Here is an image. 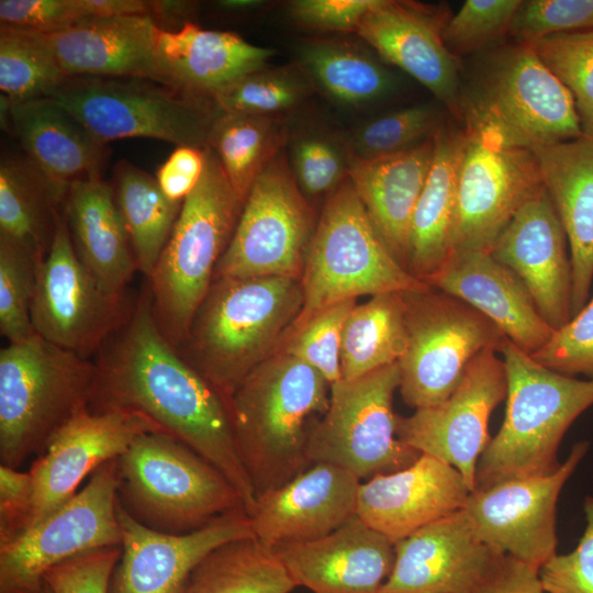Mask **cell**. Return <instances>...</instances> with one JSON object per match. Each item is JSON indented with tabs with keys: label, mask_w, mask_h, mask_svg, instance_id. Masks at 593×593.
<instances>
[{
	"label": "cell",
	"mask_w": 593,
	"mask_h": 593,
	"mask_svg": "<svg viewBox=\"0 0 593 593\" xmlns=\"http://www.w3.org/2000/svg\"><path fill=\"white\" fill-rule=\"evenodd\" d=\"M94 365L90 410L144 415L219 469L253 515L256 493L237 450L228 403L161 333L147 283Z\"/></svg>",
	"instance_id": "cell-1"
},
{
	"label": "cell",
	"mask_w": 593,
	"mask_h": 593,
	"mask_svg": "<svg viewBox=\"0 0 593 593\" xmlns=\"http://www.w3.org/2000/svg\"><path fill=\"white\" fill-rule=\"evenodd\" d=\"M329 389L316 369L282 351L269 356L239 383L228 409L256 497L311 466L306 449L313 418L327 411Z\"/></svg>",
	"instance_id": "cell-2"
},
{
	"label": "cell",
	"mask_w": 593,
	"mask_h": 593,
	"mask_svg": "<svg viewBox=\"0 0 593 593\" xmlns=\"http://www.w3.org/2000/svg\"><path fill=\"white\" fill-rule=\"evenodd\" d=\"M302 303L298 278L214 279L178 351L228 403L245 377L275 354Z\"/></svg>",
	"instance_id": "cell-3"
},
{
	"label": "cell",
	"mask_w": 593,
	"mask_h": 593,
	"mask_svg": "<svg viewBox=\"0 0 593 593\" xmlns=\"http://www.w3.org/2000/svg\"><path fill=\"white\" fill-rule=\"evenodd\" d=\"M501 353L507 377L505 417L478 461L474 489L556 471L566 432L593 405V380L550 370L508 339Z\"/></svg>",
	"instance_id": "cell-4"
},
{
	"label": "cell",
	"mask_w": 593,
	"mask_h": 593,
	"mask_svg": "<svg viewBox=\"0 0 593 593\" xmlns=\"http://www.w3.org/2000/svg\"><path fill=\"white\" fill-rule=\"evenodd\" d=\"M243 204L217 156L205 147L203 175L182 202L169 239L146 279L156 322L177 349L210 290Z\"/></svg>",
	"instance_id": "cell-5"
},
{
	"label": "cell",
	"mask_w": 593,
	"mask_h": 593,
	"mask_svg": "<svg viewBox=\"0 0 593 593\" xmlns=\"http://www.w3.org/2000/svg\"><path fill=\"white\" fill-rule=\"evenodd\" d=\"M118 502L139 524L183 535L245 510L232 482L175 437L144 433L118 458Z\"/></svg>",
	"instance_id": "cell-6"
},
{
	"label": "cell",
	"mask_w": 593,
	"mask_h": 593,
	"mask_svg": "<svg viewBox=\"0 0 593 593\" xmlns=\"http://www.w3.org/2000/svg\"><path fill=\"white\" fill-rule=\"evenodd\" d=\"M300 280L302 307L283 339L337 302L430 290L391 254L348 178L325 201Z\"/></svg>",
	"instance_id": "cell-7"
},
{
	"label": "cell",
	"mask_w": 593,
	"mask_h": 593,
	"mask_svg": "<svg viewBox=\"0 0 593 593\" xmlns=\"http://www.w3.org/2000/svg\"><path fill=\"white\" fill-rule=\"evenodd\" d=\"M94 361L36 333L0 350V460L14 469L41 455L51 437L89 407Z\"/></svg>",
	"instance_id": "cell-8"
},
{
	"label": "cell",
	"mask_w": 593,
	"mask_h": 593,
	"mask_svg": "<svg viewBox=\"0 0 593 593\" xmlns=\"http://www.w3.org/2000/svg\"><path fill=\"white\" fill-rule=\"evenodd\" d=\"M465 130L506 147L537 148L582 135L574 101L530 44L500 51L461 94Z\"/></svg>",
	"instance_id": "cell-9"
},
{
	"label": "cell",
	"mask_w": 593,
	"mask_h": 593,
	"mask_svg": "<svg viewBox=\"0 0 593 593\" xmlns=\"http://www.w3.org/2000/svg\"><path fill=\"white\" fill-rule=\"evenodd\" d=\"M52 98L105 144L144 137L205 148L217 114L210 101L136 77H69Z\"/></svg>",
	"instance_id": "cell-10"
},
{
	"label": "cell",
	"mask_w": 593,
	"mask_h": 593,
	"mask_svg": "<svg viewBox=\"0 0 593 593\" xmlns=\"http://www.w3.org/2000/svg\"><path fill=\"white\" fill-rule=\"evenodd\" d=\"M403 295L407 344L398 362L399 391L417 410L446 400L470 363L486 349L501 353L507 338L483 314L444 292Z\"/></svg>",
	"instance_id": "cell-11"
},
{
	"label": "cell",
	"mask_w": 593,
	"mask_h": 593,
	"mask_svg": "<svg viewBox=\"0 0 593 593\" xmlns=\"http://www.w3.org/2000/svg\"><path fill=\"white\" fill-rule=\"evenodd\" d=\"M399 387L398 362L331 384L328 409L307 441L311 465L332 463L360 480L412 465L421 454L396 435L393 396Z\"/></svg>",
	"instance_id": "cell-12"
},
{
	"label": "cell",
	"mask_w": 593,
	"mask_h": 593,
	"mask_svg": "<svg viewBox=\"0 0 593 593\" xmlns=\"http://www.w3.org/2000/svg\"><path fill=\"white\" fill-rule=\"evenodd\" d=\"M316 222L283 152L253 183L214 279H301Z\"/></svg>",
	"instance_id": "cell-13"
},
{
	"label": "cell",
	"mask_w": 593,
	"mask_h": 593,
	"mask_svg": "<svg viewBox=\"0 0 593 593\" xmlns=\"http://www.w3.org/2000/svg\"><path fill=\"white\" fill-rule=\"evenodd\" d=\"M118 458L97 468L85 488L0 547V593H45V573L80 553L122 546L116 513Z\"/></svg>",
	"instance_id": "cell-14"
},
{
	"label": "cell",
	"mask_w": 593,
	"mask_h": 593,
	"mask_svg": "<svg viewBox=\"0 0 593 593\" xmlns=\"http://www.w3.org/2000/svg\"><path fill=\"white\" fill-rule=\"evenodd\" d=\"M133 305L127 294L110 295L94 282L75 251L61 206L51 247L37 265L34 332L90 359L126 322Z\"/></svg>",
	"instance_id": "cell-15"
},
{
	"label": "cell",
	"mask_w": 593,
	"mask_h": 593,
	"mask_svg": "<svg viewBox=\"0 0 593 593\" xmlns=\"http://www.w3.org/2000/svg\"><path fill=\"white\" fill-rule=\"evenodd\" d=\"M588 449L586 441L575 444L551 473L471 491L463 511L480 539L496 552L539 570L557 553V502Z\"/></svg>",
	"instance_id": "cell-16"
},
{
	"label": "cell",
	"mask_w": 593,
	"mask_h": 593,
	"mask_svg": "<svg viewBox=\"0 0 593 593\" xmlns=\"http://www.w3.org/2000/svg\"><path fill=\"white\" fill-rule=\"evenodd\" d=\"M496 353L482 351L446 400L396 419L400 440L456 468L471 491L478 461L491 439L490 416L507 394L505 363Z\"/></svg>",
	"instance_id": "cell-17"
},
{
	"label": "cell",
	"mask_w": 593,
	"mask_h": 593,
	"mask_svg": "<svg viewBox=\"0 0 593 593\" xmlns=\"http://www.w3.org/2000/svg\"><path fill=\"white\" fill-rule=\"evenodd\" d=\"M463 131L452 250L490 251L515 213L544 183L534 152Z\"/></svg>",
	"instance_id": "cell-18"
},
{
	"label": "cell",
	"mask_w": 593,
	"mask_h": 593,
	"mask_svg": "<svg viewBox=\"0 0 593 593\" xmlns=\"http://www.w3.org/2000/svg\"><path fill=\"white\" fill-rule=\"evenodd\" d=\"M451 14L446 4L376 0L355 33L385 64L412 76L460 119L458 58L443 38Z\"/></svg>",
	"instance_id": "cell-19"
},
{
	"label": "cell",
	"mask_w": 593,
	"mask_h": 593,
	"mask_svg": "<svg viewBox=\"0 0 593 593\" xmlns=\"http://www.w3.org/2000/svg\"><path fill=\"white\" fill-rule=\"evenodd\" d=\"M149 432L161 430L138 413L89 407L76 413L54 433L30 468L34 484L30 527L71 499L88 474L119 458L136 437Z\"/></svg>",
	"instance_id": "cell-20"
},
{
	"label": "cell",
	"mask_w": 593,
	"mask_h": 593,
	"mask_svg": "<svg viewBox=\"0 0 593 593\" xmlns=\"http://www.w3.org/2000/svg\"><path fill=\"white\" fill-rule=\"evenodd\" d=\"M122 553L108 593H186L190 575L215 548L255 537L251 518L239 510L183 535L153 530L116 504Z\"/></svg>",
	"instance_id": "cell-21"
},
{
	"label": "cell",
	"mask_w": 593,
	"mask_h": 593,
	"mask_svg": "<svg viewBox=\"0 0 593 593\" xmlns=\"http://www.w3.org/2000/svg\"><path fill=\"white\" fill-rule=\"evenodd\" d=\"M379 593H477L505 558L477 535L459 510L394 544Z\"/></svg>",
	"instance_id": "cell-22"
},
{
	"label": "cell",
	"mask_w": 593,
	"mask_h": 593,
	"mask_svg": "<svg viewBox=\"0 0 593 593\" xmlns=\"http://www.w3.org/2000/svg\"><path fill=\"white\" fill-rule=\"evenodd\" d=\"M567 235L542 187L515 213L490 253L524 283L542 318L557 331L572 318Z\"/></svg>",
	"instance_id": "cell-23"
},
{
	"label": "cell",
	"mask_w": 593,
	"mask_h": 593,
	"mask_svg": "<svg viewBox=\"0 0 593 593\" xmlns=\"http://www.w3.org/2000/svg\"><path fill=\"white\" fill-rule=\"evenodd\" d=\"M360 479L326 462L256 497L255 538L275 548L325 537L357 515Z\"/></svg>",
	"instance_id": "cell-24"
},
{
	"label": "cell",
	"mask_w": 593,
	"mask_h": 593,
	"mask_svg": "<svg viewBox=\"0 0 593 593\" xmlns=\"http://www.w3.org/2000/svg\"><path fill=\"white\" fill-rule=\"evenodd\" d=\"M470 493L456 468L421 454L406 468L361 482L357 516L395 544L462 510Z\"/></svg>",
	"instance_id": "cell-25"
},
{
	"label": "cell",
	"mask_w": 593,
	"mask_h": 593,
	"mask_svg": "<svg viewBox=\"0 0 593 593\" xmlns=\"http://www.w3.org/2000/svg\"><path fill=\"white\" fill-rule=\"evenodd\" d=\"M426 283L483 314L528 355L540 349L555 332L521 279L490 251L454 249Z\"/></svg>",
	"instance_id": "cell-26"
},
{
	"label": "cell",
	"mask_w": 593,
	"mask_h": 593,
	"mask_svg": "<svg viewBox=\"0 0 593 593\" xmlns=\"http://www.w3.org/2000/svg\"><path fill=\"white\" fill-rule=\"evenodd\" d=\"M296 586L313 593H379L394 544L357 515L320 539L272 548Z\"/></svg>",
	"instance_id": "cell-27"
},
{
	"label": "cell",
	"mask_w": 593,
	"mask_h": 593,
	"mask_svg": "<svg viewBox=\"0 0 593 593\" xmlns=\"http://www.w3.org/2000/svg\"><path fill=\"white\" fill-rule=\"evenodd\" d=\"M160 29L148 14L87 18L42 33L68 77H136L161 82Z\"/></svg>",
	"instance_id": "cell-28"
},
{
	"label": "cell",
	"mask_w": 593,
	"mask_h": 593,
	"mask_svg": "<svg viewBox=\"0 0 593 593\" xmlns=\"http://www.w3.org/2000/svg\"><path fill=\"white\" fill-rule=\"evenodd\" d=\"M10 130L63 199L74 183L101 177L107 144L54 98L11 102Z\"/></svg>",
	"instance_id": "cell-29"
},
{
	"label": "cell",
	"mask_w": 593,
	"mask_h": 593,
	"mask_svg": "<svg viewBox=\"0 0 593 593\" xmlns=\"http://www.w3.org/2000/svg\"><path fill=\"white\" fill-rule=\"evenodd\" d=\"M275 54L233 32L204 30L193 22L172 32L160 30L157 41L161 83L206 101L243 76L267 67Z\"/></svg>",
	"instance_id": "cell-30"
},
{
	"label": "cell",
	"mask_w": 593,
	"mask_h": 593,
	"mask_svg": "<svg viewBox=\"0 0 593 593\" xmlns=\"http://www.w3.org/2000/svg\"><path fill=\"white\" fill-rule=\"evenodd\" d=\"M534 153L570 246L573 316L593 280V137L582 134Z\"/></svg>",
	"instance_id": "cell-31"
},
{
	"label": "cell",
	"mask_w": 593,
	"mask_h": 593,
	"mask_svg": "<svg viewBox=\"0 0 593 593\" xmlns=\"http://www.w3.org/2000/svg\"><path fill=\"white\" fill-rule=\"evenodd\" d=\"M434 153L435 134L387 157L361 160L349 156L348 179L379 236L406 270L412 216Z\"/></svg>",
	"instance_id": "cell-32"
},
{
	"label": "cell",
	"mask_w": 593,
	"mask_h": 593,
	"mask_svg": "<svg viewBox=\"0 0 593 593\" xmlns=\"http://www.w3.org/2000/svg\"><path fill=\"white\" fill-rule=\"evenodd\" d=\"M63 212L75 251L94 282L110 295H125L138 269L112 186L101 177L74 183Z\"/></svg>",
	"instance_id": "cell-33"
},
{
	"label": "cell",
	"mask_w": 593,
	"mask_h": 593,
	"mask_svg": "<svg viewBox=\"0 0 593 593\" xmlns=\"http://www.w3.org/2000/svg\"><path fill=\"white\" fill-rule=\"evenodd\" d=\"M463 128L445 124L435 133L433 163L410 228L407 270L426 282L452 251Z\"/></svg>",
	"instance_id": "cell-34"
},
{
	"label": "cell",
	"mask_w": 593,
	"mask_h": 593,
	"mask_svg": "<svg viewBox=\"0 0 593 593\" xmlns=\"http://www.w3.org/2000/svg\"><path fill=\"white\" fill-rule=\"evenodd\" d=\"M295 65L313 90L345 108L368 107L396 88V79L387 64L349 38L304 40L298 46Z\"/></svg>",
	"instance_id": "cell-35"
},
{
	"label": "cell",
	"mask_w": 593,
	"mask_h": 593,
	"mask_svg": "<svg viewBox=\"0 0 593 593\" xmlns=\"http://www.w3.org/2000/svg\"><path fill=\"white\" fill-rule=\"evenodd\" d=\"M64 199L25 156L2 154L0 235L26 248L38 261L46 256Z\"/></svg>",
	"instance_id": "cell-36"
},
{
	"label": "cell",
	"mask_w": 593,
	"mask_h": 593,
	"mask_svg": "<svg viewBox=\"0 0 593 593\" xmlns=\"http://www.w3.org/2000/svg\"><path fill=\"white\" fill-rule=\"evenodd\" d=\"M403 293L377 294L354 306L343 328V380L360 378L403 357L407 344Z\"/></svg>",
	"instance_id": "cell-37"
},
{
	"label": "cell",
	"mask_w": 593,
	"mask_h": 593,
	"mask_svg": "<svg viewBox=\"0 0 593 593\" xmlns=\"http://www.w3.org/2000/svg\"><path fill=\"white\" fill-rule=\"evenodd\" d=\"M112 188L137 269L147 279L169 239L182 202L168 199L155 177L127 160L115 165Z\"/></svg>",
	"instance_id": "cell-38"
},
{
	"label": "cell",
	"mask_w": 593,
	"mask_h": 593,
	"mask_svg": "<svg viewBox=\"0 0 593 593\" xmlns=\"http://www.w3.org/2000/svg\"><path fill=\"white\" fill-rule=\"evenodd\" d=\"M288 128L273 115L217 113L206 147L217 156L238 198L244 202L253 183L288 141Z\"/></svg>",
	"instance_id": "cell-39"
},
{
	"label": "cell",
	"mask_w": 593,
	"mask_h": 593,
	"mask_svg": "<svg viewBox=\"0 0 593 593\" xmlns=\"http://www.w3.org/2000/svg\"><path fill=\"white\" fill-rule=\"evenodd\" d=\"M295 588L275 551L251 537L206 555L192 571L186 593H290Z\"/></svg>",
	"instance_id": "cell-40"
},
{
	"label": "cell",
	"mask_w": 593,
	"mask_h": 593,
	"mask_svg": "<svg viewBox=\"0 0 593 593\" xmlns=\"http://www.w3.org/2000/svg\"><path fill=\"white\" fill-rule=\"evenodd\" d=\"M69 77L42 33L0 29V90L11 102L52 98Z\"/></svg>",
	"instance_id": "cell-41"
},
{
	"label": "cell",
	"mask_w": 593,
	"mask_h": 593,
	"mask_svg": "<svg viewBox=\"0 0 593 593\" xmlns=\"http://www.w3.org/2000/svg\"><path fill=\"white\" fill-rule=\"evenodd\" d=\"M312 91L296 65L267 66L219 90L210 101L217 113L278 116L298 107Z\"/></svg>",
	"instance_id": "cell-42"
},
{
	"label": "cell",
	"mask_w": 593,
	"mask_h": 593,
	"mask_svg": "<svg viewBox=\"0 0 593 593\" xmlns=\"http://www.w3.org/2000/svg\"><path fill=\"white\" fill-rule=\"evenodd\" d=\"M438 111L429 104L402 108L368 120L344 137L353 158L387 157L432 137L443 125Z\"/></svg>",
	"instance_id": "cell-43"
},
{
	"label": "cell",
	"mask_w": 593,
	"mask_h": 593,
	"mask_svg": "<svg viewBox=\"0 0 593 593\" xmlns=\"http://www.w3.org/2000/svg\"><path fill=\"white\" fill-rule=\"evenodd\" d=\"M530 45L571 93L582 134L593 137V29L550 35Z\"/></svg>",
	"instance_id": "cell-44"
},
{
	"label": "cell",
	"mask_w": 593,
	"mask_h": 593,
	"mask_svg": "<svg viewBox=\"0 0 593 593\" xmlns=\"http://www.w3.org/2000/svg\"><path fill=\"white\" fill-rule=\"evenodd\" d=\"M38 262L26 248L0 235V332L9 343L35 334L31 307Z\"/></svg>",
	"instance_id": "cell-45"
},
{
	"label": "cell",
	"mask_w": 593,
	"mask_h": 593,
	"mask_svg": "<svg viewBox=\"0 0 593 593\" xmlns=\"http://www.w3.org/2000/svg\"><path fill=\"white\" fill-rule=\"evenodd\" d=\"M289 166L306 197H329L347 178L349 153L344 139L321 132H303L290 143Z\"/></svg>",
	"instance_id": "cell-46"
},
{
	"label": "cell",
	"mask_w": 593,
	"mask_h": 593,
	"mask_svg": "<svg viewBox=\"0 0 593 593\" xmlns=\"http://www.w3.org/2000/svg\"><path fill=\"white\" fill-rule=\"evenodd\" d=\"M355 305L356 299H349L324 309L300 329L284 338L277 351L286 353L310 365L329 384L342 380L343 328Z\"/></svg>",
	"instance_id": "cell-47"
},
{
	"label": "cell",
	"mask_w": 593,
	"mask_h": 593,
	"mask_svg": "<svg viewBox=\"0 0 593 593\" xmlns=\"http://www.w3.org/2000/svg\"><path fill=\"white\" fill-rule=\"evenodd\" d=\"M521 3L522 0H466L444 29L446 47L458 58L489 46L508 34Z\"/></svg>",
	"instance_id": "cell-48"
},
{
	"label": "cell",
	"mask_w": 593,
	"mask_h": 593,
	"mask_svg": "<svg viewBox=\"0 0 593 593\" xmlns=\"http://www.w3.org/2000/svg\"><path fill=\"white\" fill-rule=\"evenodd\" d=\"M593 29V0H522L508 35L532 44L544 37Z\"/></svg>",
	"instance_id": "cell-49"
},
{
	"label": "cell",
	"mask_w": 593,
	"mask_h": 593,
	"mask_svg": "<svg viewBox=\"0 0 593 593\" xmlns=\"http://www.w3.org/2000/svg\"><path fill=\"white\" fill-rule=\"evenodd\" d=\"M529 356L561 374H583L593 380V299Z\"/></svg>",
	"instance_id": "cell-50"
},
{
	"label": "cell",
	"mask_w": 593,
	"mask_h": 593,
	"mask_svg": "<svg viewBox=\"0 0 593 593\" xmlns=\"http://www.w3.org/2000/svg\"><path fill=\"white\" fill-rule=\"evenodd\" d=\"M585 528L577 547L556 553L539 570L547 593H593V495L584 500Z\"/></svg>",
	"instance_id": "cell-51"
},
{
	"label": "cell",
	"mask_w": 593,
	"mask_h": 593,
	"mask_svg": "<svg viewBox=\"0 0 593 593\" xmlns=\"http://www.w3.org/2000/svg\"><path fill=\"white\" fill-rule=\"evenodd\" d=\"M122 546L90 550L51 568L44 575L53 593H108Z\"/></svg>",
	"instance_id": "cell-52"
},
{
	"label": "cell",
	"mask_w": 593,
	"mask_h": 593,
	"mask_svg": "<svg viewBox=\"0 0 593 593\" xmlns=\"http://www.w3.org/2000/svg\"><path fill=\"white\" fill-rule=\"evenodd\" d=\"M91 18L88 0H1L0 24L3 27L52 33Z\"/></svg>",
	"instance_id": "cell-53"
},
{
	"label": "cell",
	"mask_w": 593,
	"mask_h": 593,
	"mask_svg": "<svg viewBox=\"0 0 593 593\" xmlns=\"http://www.w3.org/2000/svg\"><path fill=\"white\" fill-rule=\"evenodd\" d=\"M34 484L30 472L0 466V547L25 533L32 523Z\"/></svg>",
	"instance_id": "cell-54"
},
{
	"label": "cell",
	"mask_w": 593,
	"mask_h": 593,
	"mask_svg": "<svg viewBox=\"0 0 593 593\" xmlns=\"http://www.w3.org/2000/svg\"><path fill=\"white\" fill-rule=\"evenodd\" d=\"M376 0H293L289 19L301 27L317 31L356 32Z\"/></svg>",
	"instance_id": "cell-55"
},
{
	"label": "cell",
	"mask_w": 593,
	"mask_h": 593,
	"mask_svg": "<svg viewBox=\"0 0 593 593\" xmlns=\"http://www.w3.org/2000/svg\"><path fill=\"white\" fill-rule=\"evenodd\" d=\"M204 167L205 148L178 146L161 164L155 178L168 199L183 202L198 186Z\"/></svg>",
	"instance_id": "cell-56"
},
{
	"label": "cell",
	"mask_w": 593,
	"mask_h": 593,
	"mask_svg": "<svg viewBox=\"0 0 593 593\" xmlns=\"http://www.w3.org/2000/svg\"><path fill=\"white\" fill-rule=\"evenodd\" d=\"M477 593H547L538 569L505 556L496 571Z\"/></svg>",
	"instance_id": "cell-57"
},
{
	"label": "cell",
	"mask_w": 593,
	"mask_h": 593,
	"mask_svg": "<svg viewBox=\"0 0 593 593\" xmlns=\"http://www.w3.org/2000/svg\"><path fill=\"white\" fill-rule=\"evenodd\" d=\"M148 15L163 31H177L187 23L192 22L197 2L182 0H154L148 1Z\"/></svg>",
	"instance_id": "cell-58"
},
{
	"label": "cell",
	"mask_w": 593,
	"mask_h": 593,
	"mask_svg": "<svg viewBox=\"0 0 593 593\" xmlns=\"http://www.w3.org/2000/svg\"><path fill=\"white\" fill-rule=\"evenodd\" d=\"M267 3L264 0H220L215 7L223 13L247 14L260 10Z\"/></svg>",
	"instance_id": "cell-59"
},
{
	"label": "cell",
	"mask_w": 593,
	"mask_h": 593,
	"mask_svg": "<svg viewBox=\"0 0 593 593\" xmlns=\"http://www.w3.org/2000/svg\"><path fill=\"white\" fill-rule=\"evenodd\" d=\"M45 593H53V591L45 584Z\"/></svg>",
	"instance_id": "cell-60"
}]
</instances>
